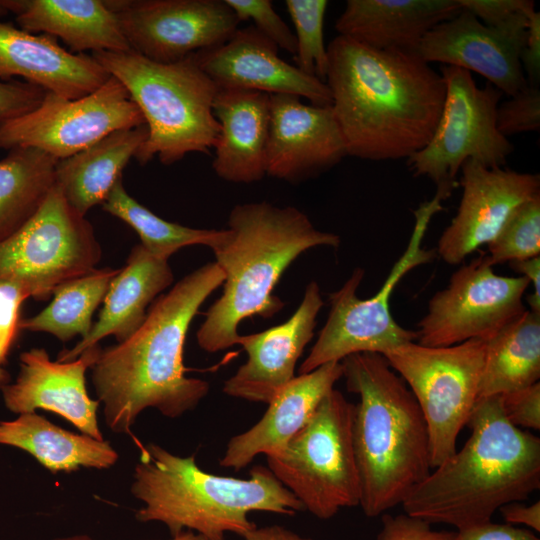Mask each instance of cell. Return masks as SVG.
Listing matches in <instances>:
<instances>
[{
	"instance_id": "d6986e66",
	"label": "cell",
	"mask_w": 540,
	"mask_h": 540,
	"mask_svg": "<svg viewBox=\"0 0 540 540\" xmlns=\"http://www.w3.org/2000/svg\"><path fill=\"white\" fill-rule=\"evenodd\" d=\"M278 49L251 25L238 28L223 44L192 57L218 88L295 95L315 106H331L327 84L286 62Z\"/></svg>"
},
{
	"instance_id": "7a4b0ae2",
	"label": "cell",
	"mask_w": 540,
	"mask_h": 540,
	"mask_svg": "<svg viewBox=\"0 0 540 540\" xmlns=\"http://www.w3.org/2000/svg\"><path fill=\"white\" fill-rule=\"evenodd\" d=\"M224 280L215 262L195 269L152 304L129 338L101 349L91 379L113 432L131 434L147 408L180 417L208 394L207 381L185 376L184 343L199 308Z\"/></svg>"
},
{
	"instance_id": "7bdbcfd3",
	"label": "cell",
	"mask_w": 540,
	"mask_h": 540,
	"mask_svg": "<svg viewBox=\"0 0 540 540\" xmlns=\"http://www.w3.org/2000/svg\"><path fill=\"white\" fill-rule=\"evenodd\" d=\"M455 540H540L528 529L487 522L456 531Z\"/></svg>"
},
{
	"instance_id": "5bb4252c",
	"label": "cell",
	"mask_w": 540,
	"mask_h": 540,
	"mask_svg": "<svg viewBox=\"0 0 540 540\" xmlns=\"http://www.w3.org/2000/svg\"><path fill=\"white\" fill-rule=\"evenodd\" d=\"M145 124L123 84L110 78L96 91L66 99L46 92L29 113L0 122V149L34 147L60 160L114 131Z\"/></svg>"
},
{
	"instance_id": "60d3db41",
	"label": "cell",
	"mask_w": 540,
	"mask_h": 540,
	"mask_svg": "<svg viewBox=\"0 0 540 540\" xmlns=\"http://www.w3.org/2000/svg\"><path fill=\"white\" fill-rule=\"evenodd\" d=\"M46 91L29 82L0 80V122L17 118L37 108Z\"/></svg>"
},
{
	"instance_id": "52a82bcc",
	"label": "cell",
	"mask_w": 540,
	"mask_h": 540,
	"mask_svg": "<svg viewBox=\"0 0 540 540\" xmlns=\"http://www.w3.org/2000/svg\"><path fill=\"white\" fill-rule=\"evenodd\" d=\"M92 56L123 84L142 113L148 137L134 157L141 165L155 157L171 165L215 147L220 126L213 102L219 88L192 55L175 63H158L133 50Z\"/></svg>"
},
{
	"instance_id": "5b68a950",
	"label": "cell",
	"mask_w": 540,
	"mask_h": 540,
	"mask_svg": "<svg viewBox=\"0 0 540 540\" xmlns=\"http://www.w3.org/2000/svg\"><path fill=\"white\" fill-rule=\"evenodd\" d=\"M341 364L347 390L359 396L353 420L359 506L376 517L402 504L431 472L428 428L413 393L382 354H352Z\"/></svg>"
},
{
	"instance_id": "ffe728a7",
	"label": "cell",
	"mask_w": 540,
	"mask_h": 540,
	"mask_svg": "<svg viewBox=\"0 0 540 540\" xmlns=\"http://www.w3.org/2000/svg\"><path fill=\"white\" fill-rule=\"evenodd\" d=\"M101 349L94 345L67 362L52 361L44 348L21 353L16 380L1 388L5 406L18 414L37 409L54 412L82 434L104 440L97 419L100 402L88 395L85 378Z\"/></svg>"
},
{
	"instance_id": "b9f144b4",
	"label": "cell",
	"mask_w": 540,
	"mask_h": 540,
	"mask_svg": "<svg viewBox=\"0 0 540 540\" xmlns=\"http://www.w3.org/2000/svg\"><path fill=\"white\" fill-rule=\"evenodd\" d=\"M461 8L470 11L483 24L499 26L519 14L535 11L532 0H458Z\"/></svg>"
},
{
	"instance_id": "7402d4cb",
	"label": "cell",
	"mask_w": 540,
	"mask_h": 540,
	"mask_svg": "<svg viewBox=\"0 0 540 540\" xmlns=\"http://www.w3.org/2000/svg\"><path fill=\"white\" fill-rule=\"evenodd\" d=\"M14 76L46 92L78 99L99 89L111 75L92 55L72 53L51 35L0 22V80Z\"/></svg>"
},
{
	"instance_id": "7dc6e473",
	"label": "cell",
	"mask_w": 540,
	"mask_h": 540,
	"mask_svg": "<svg viewBox=\"0 0 540 540\" xmlns=\"http://www.w3.org/2000/svg\"><path fill=\"white\" fill-rule=\"evenodd\" d=\"M244 540H313L301 536L283 526L270 525L264 527H255L253 530L243 536Z\"/></svg>"
},
{
	"instance_id": "836d02e7",
	"label": "cell",
	"mask_w": 540,
	"mask_h": 540,
	"mask_svg": "<svg viewBox=\"0 0 540 540\" xmlns=\"http://www.w3.org/2000/svg\"><path fill=\"white\" fill-rule=\"evenodd\" d=\"M326 0H286L285 7L294 26L296 67L325 82L328 69L324 42Z\"/></svg>"
},
{
	"instance_id": "74e56055",
	"label": "cell",
	"mask_w": 540,
	"mask_h": 540,
	"mask_svg": "<svg viewBox=\"0 0 540 540\" xmlns=\"http://www.w3.org/2000/svg\"><path fill=\"white\" fill-rule=\"evenodd\" d=\"M33 295L32 288L21 280H0V366L6 362L21 330V305L27 298H33Z\"/></svg>"
},
{
	"instance_id": "7c38bea8",
	"label": "cell",
	"mask_w": 540,
	"mask_h": 540,
	"mask_svg": "<svg viewBox=\"0 0 540 540\" xmlns=\"http://www.w3.org/2000/svg\"><path fill=\"white\" fill-rule=\"evenodd\" d=\"M101 257L93 226L55 183L39 210L0 242V280H21L45 301L58 285L96 269Z\"/></svg>"
},
{
	"instance_id": "603a6c76",
	"label": "cell",
	"mask_w": 540,
	"mask_h": 540,
	"mask_svg": "<svg viewBox=\"0 0 540 540\" xmlns=\"http://www.w3.org/2000/svg\"><path fill=\"white\" fill-rule=\"evenodd\" d=\"M341 377V362H329L295 376L271 399L256 424L228 441L220 466L240 470L258 455L268 456L282 450L308 423Z\"/></svg>"
},
{
	"instance_id": "8d00e7d4",
	"label": "cell",
	"mask_w": 540,
	"mask_h": 540,
	"mask_svg": "<svg viewBox=\"0 0 540 540\" xmlns=\"http://www.w3.org/2000/svg\"><path fill=\"white\" fill-rule=\"evenodd\" d=\"M496 124L499 132L511 135L538 131L540 128V89L527 86L524 90L500 103Z\"/></svg>"
},
{
	"instance_id": "9a60e30c",
	"label": "cell",
	"mask_w": 540,
	"mask_h": 540,
	"mask_svg": "<svg viewBox=\"0 0 540 540\" xmlns=\"http://www.w3.org/2000/svg\"><path fill=\"white\" fill-rule=\"evenodd\" d=\"M130 49L158 63H175L217 47L238 29L225 0H105Z\"/></svg>"
},
{
	"instance_id": "e0dca14e",
	"label": "cell",
	"mask_w": 540,
	"mask_h": 540,
	"mask_svg": "<svg viewBox=\"0 0 540 540\" xmlns=\"http://www.w3.org/2000/svg\"><path fill=\"white\" fill-rule=\"evenodd\" d=\"M457 213L439 237L436 253L450 265L462 263L498 233L510 213L540 194V176L488 168L468 159L461 166Z\"/></svg>"
},
{
	"instance_id": "4fadbf2b",
	"label": "cell",
	"mask_w": 540,
	"mask_h": 540,
	"mask_svg": "<svg viewBox=\"0 0 540 540\" xmlns=\"http://www.w3.org/2000/svg\"><path fill=\"white\" fill-rule=\"evenodd\" d=\"M528 285L524 276L496 274L486 254L474 258L432 296L418 322L417 342L445 347L472 339L490 341L527 310L523 296Z\"/></svg>"
},
{
	"instance_id": "ab89813d",
	"label": "cell",
	"mask_w": 540,
	"mask_h": 540,
	"mask_svg": "<svg viewBox=\"0 0 540 540\" xmlns=\"http://www.w3.org/2000/svg\"><path fill=\"white\" fill-rule=\"evenodd\" d=\"M431 526L405 512L398 515L384 513L377 540H455L456 531H438Z\"/></svg>"
},
{
	"instance_id": "1f68e13d",
	"label": "cell",
	"mask_w": 540,
	"mask_h": 540,
	"mask_svg": "<svg viewBox=\"0 0 540 540\" xmlns=\"http://www.w3.org/2000/svg\"><path fill=\"white\" fill-rule=\"evenodd\" d=\"M119 269L93 271L58 285L53 299L38 314L21 320V330L46 332L62 342L75 336L85 338L92 328V316L108 291Z\"/></svg>"
},
{
	"instance_id": "cb8c5ba5",
	"label": "cell",
	"mask_w": 540,
	"mask_h": 540,
	"mask_svg": "<svg viewBox=\"0 0 540 540\" xmlns=\"http://www.w3.org/2000/svg\"><path fill=\"white\" fill-rule=\"evenodd\" d=\"M213 113L220 126L213 148L215 174L231 183L262 180L267 175L270 95L254 90L219 88Z\"/></svg>"
},
{
	"instance_id": "277c9868",
	"label": "cell",
	"mask_w": 540,
	"mask_h": 540,
	"mask_svg": "<svg viewBox=\"0 0 540 540\" xmlns=\"http://www.w3.org/2000/svg\"><path fill=\"white\" fill-rule=\"evenodd\" d=\"M340 242L338 235L318 230L296 207L266 201L235 205L227 228L210 248L225 280L222 295L196 333L200 348L215 353L236 345L244 319L271 318L282 309L284 303L273 290L298 256L315 247L336 248Z\"/></svg>"
},
{
	"instance_id": "9c48e42d",
	"label": "cell",
	"mask_w": 540,
	"mask_h": 540,
	"mask_svg": "<svg viewBox=\"0 0 540 540\" xmlns=\"http://www.w3.org/2000/svg\"><path fill=\"white\" fill-rule=\"evenodd\" d=\"M441 210L442 199L437 195L414 210L415 222L407 247L373 296L367 299L357 296L364 277L361 268H356L342 287L329 295L328 318L300 365L299 374L329 362H341L352 354L383 355L397 346L417 341L416 331L402 327L393 318L390 299L398 282L408 272L435 258L436 251L424 248L422 243L432 217Z\"/></svg>"
},
{
	"instance_id": "bcb514c9",
	"label": "cell",
	"mask_w": 540,
	"mask_h": 540,
	"mask_svg": "<svg viewBox=\"0 0 540 540\" xmlns=\"http://www.w3.org/2000/svg\"><path fill=\"white\" fill-rule=\"evenodd\" d=\"M509 264L533 285V293L528 296L529 310L540 313V256L512 261Z\"/></svg>"
},
{
	"instance_id": "484cf974",
	"label": "cell",
	"mask_w": 540,
	"mask_h": 540,
	"mask_svg": "<svg viewBox=\"0 0 540 540\" xmlns=\"http://www.w3.org/2000/svg\"><path fill=\"white\" fill-rule=\"evenodd\" d=\"M173 280L168 260L155 257L141 244L134 246L125 266L112 279L89 334L71 349L61 351L57 361H72L110 335L117 343L129 338L144 322L148 305Z\"/></svg>"
},
{
	"instance_id": "4dcf8cb0",
	"label": "cell",
	"mask_w": 540,
	"mask_h": 540,
	"mask_svg": "<svg viewBox=\"0 0 540 540\" xmlns=\"http://www.w3.org/2000/svg\"><path fill=\"white\" fill-rule=\"evenodd\" d=\"M8 151L0 160V242L39 210L56 183L58 162L34 147Z\"/></svg>"
},
{
	"instance_id": "d4e9b609",
	"label": "cell",
	"mask_w": 540,
	"mask_h": 540,
	"mask_svg": "<svg viewBox=\"0 0 540 540\" xmlns=\"http://www.w3.org/2000/svg\"><path fill=\"white\" fill-rule=\"evenodd\" d=\"M460 10L458 0H348L335 30L374 49L416 52L427 32Z\"/></svg>"
},
{
	"instance_id": "6da1fadb",
	"label": "cell",
	"mask_w": 540,
	"mask_h": 540,
	"mask_svg": "<svg viewBox=\"0 0 540 540\" xmlns=\"http://www.w3.org/2000/svg\"><path fill=\"white\" fill-rule=\"evenodd\" d=\"M325 83L347 155L409 158L430 141L445 82L416 52L378 50L338 35L327 46Z\"/></svg>"
},
{
	"instance_id": "d590c367",
	"label": "cell",
	"mask_w": 540,
	"mask_h": 540,
	"mask_svg": "<svg viewBox=\"0 0 540 540\" xmlns=\"http://www.w3.org/2000/svg\"><path fill=\"white\" fill-rule=\"evenodd\" d=\"M240 22L251 20L255 29L278 48L295 55L293 31L274 10L270 0H225Z\"/></svg>"
},
{
	"instance_id": "c3c4849f",
	"label": "cell",
	"mask_w": 540,
	"mask_h": 540,
	"mask_svg": "<svg viewBox=\"0 0 540 540\" xmlns=\"http://www.w3.org/2000/svg\"><path fill=\"white\" fill-rule=\"evenodd\" d=\"M54 540H94V539H92L91 537L87 535H74V536L56 538ZM168 540H206V539L192 531H184L181 534L171 537Z\"/></svg>"
},
{
	"instance_id": "f1b7e54d",
	"label": "cell",
	"mask_w": 540,
	"mask_h": 540,
	"mask_svg": "<svg viewBox=\"0 0 540 540\" xmlns=\"http://www.w3.org/2000/svg\"><path fill=\"white\" fill-rule=\"evenodd\" d=\"M0 444L28 452L52 473L107 469L119 457L110 442L70 432L35 412L0 421Z\"/></svg>"
},
{
	"instance_id": "e575fe53",
	"label": "cell",
	"mask_w": 540,
	"mask_h": 540,
	"mask_svg": "<svg viewBox=\"0 0 540 540\" xmlns=\"http://www.w3.org/2000/svg\"><path fill=\"white\" fill-rule=\"evenodd\" d=\"M487 245L492 266L540 256V194L518 205Z\"/></svg>"
},
{
	"instance_id": "8fae6325",
	"label": "cell",
	"mask_w": 540,
	"mask_h": 540,
	"mask_svg": "<svg viewBox=\"0 0 540 540\" xmlns=\"http://www.w3.org/2000/svg\"><path fill=\"white\" fill-rule=\"evenodd\" d=\"M486 344L472 339L430 347L414 341L383 354L413 393L424 416L432 469L457 450L459 433L478 401Z\"/></svg>"
},
{
	"instance_id": "8992f818",
	"label": "cell",
	"mask_w": 540,
	"mask_h": 540,
	"mask_svg": "<svg viewBox=\"0 0 540 540\" xmlns=\"http://www.w3.org/2000/svg\"><path fill=\"white\" fill-rule=\"evenodd\" d=\"M140 449L131 493L143 506L135 517L164 524L171 537L184 531L206 540L243 537L256 527L252 512L293 516L304 510L268 467H253L247 479L219 476L202 470L194 455L178 456L154 443Z\"/></svg>"
},
{
	"instance_id": "f6af8a7d",
	"label": "cell",
	"mask_w": 540,
	"mask_h": 540,
	"mask_svg": "<svg viewBox=\"0 0 540 540\" xmlns=\"http://www.w3.org/2000/svg\"><path fill=\"white\" fill-rule=\"evenodd\" d=\"M522 501L502 506L499 511L506 524L524 525L536 532L540 531V502L525 505Z\"/></svg>"
},
{
	"instance_id": "4316f807",
	"label": "cell",
	"mask_w": 540,
	"mask_h": 540,
	"mask_svg": "<svg viewBox=\"0 0 540 540\" xmlns=\"http://www.w3.org/2000/svg\"><path fill=\"white\" fill-rule=\"evenodd\" d=\"M20 29L60 38L70 52L128 51L115 13L102 0H1Z\"/></svg>"
},
{
	"instance_id": "30bf717a",
	"label": "cell",
	"mask_w": 540,
	"mask_h": 540,
	"mask_svg": "<svg viewBox=\"0 0 540 540\" xmlns=\"http://www.w3.org/2000/svg\"><path fill=\"white\" fill-rule=\"evenodd\" d=\"M445 99L440 119L427 145L407 158L414 176H425L436 185L442 201L459 185L463 163L472 159L488 168H500L514 150L496 124L503 93L490 83L479 88L471 72L442 65Z\"/></svg>"
},
{
	"instance_id": "f35d334b",
	"label": "cell",
	"mask_w": 540,
	"mask_h": 540,
	"mask_svg": "<svg viewBox=\"0 0 540 540\" xmlns=\"http://www.w3.org/2000/svg\"><path fill=\"white\" fill-rule=\"evenodd\" d=\"M505 418L520 429L540 430V383L499 395Z\"/></svg>"
},
{
	"instance_id": "f546056e",
	"label": "cell",
	"mask_w": 540,
	"mask_h": 540,
	"mask_svg": "<svg viewBox=\"0 0 540 540\" xmlns=\"http://www.w3.org/2000/svg\"><path fill=\"white\" fill-rule=\"evenodd\" d=\"M540 378V313L527 309L486 344L478 400L528 387Z\"/></svg>"
},
{
	"instance_id": "83f0119b",
	"label": "cell",
	"mask_w": 540,
	"mask_h": 540,
	"mask_svg": "<svg viewBox=\"0 0 540 540\" xmlns=\"http://www.w3.org/2000/svg\"><path fill=\"white\" fill-rule=\"evenodd\" d=\"M148 137L146 124L112 132L57 162L56 185L81 215L102 204Z\"/></svg>"
},
{
	"instance_id": "44dd1931",
	"label": "cell",
	"mask_w": 540,
	"mask_h": 540,
	"mask_svg": "<svg viewBox=\"0 0 540 540\" xmlns=\"http://www.w3.org/2000/svg\"><path fill=\"white\" fill-rule=\"evenodd\" d=\"M323 305L320 287L311 281L287 321L258 333L239 335L237 344L247 353V361L224 382L223 392L268 404L295 377L296 364L314 336Z\"/></svg>"
},
{
	"instance_id": "2e32d148",
	"label": "cell",
	"mask_w": 540,
	"mask_h": 540,
	"mask_svg": "<svg viewBox=\"0 0 540 540\" xmlns=\"http://www.w3.org/2000/svg\"><path fill=\"white\" fill-rule=\"evenodd\" d=\"M532 13L519 14L499 26H487L461 8L457 15L427 32L416 53L429 64L438 62L474 71L503 94L514 96L528 86L520 56Z\"/></svg>"
},
{
	"instance_id": "ac0fdd59",
	"label": "cell",
	"mask_w": 540,
	"mask_h": 540,
	"mask_svg": "<svg viewBox=\"0 0 540 540\" xmlns=\"http://www.w3.org/2000/svg\"><path fill=\"white\" fill-rule=\"evenodd\" d=\"M346 156L331 106L307 105L295 95H270L268 176L299 183L328 171Z\"/></svg>"
},
{
	"instance_id": "681fc988",
	"label": "cell",
	"mask_w": 540,
	"mask_h": 540,
	"mask_svg": "<svg viewBox=\"0 0 540 540\" xmlns=\"http://www.w3.org/2000/svg\"><path fill=\"white\" fill-rule=\"evenodd\" d=\"M10 381V375L7 370L0 366V389Z\"/></svg>"
},
{
	"instance_id": "ee69618b",
	"label": "cell",
	"mask_w": 540,
	"mask_h": 540,
	"mask_svg": "<svg viewBox=\"0 0 540 540\" xmlns=\"http://www.w3.org/2000/svg\"><path fill=\"white\" fill-rule=\"evenodd\" d=\"M520 61L529 86L539 87L540 83V13L531 14L527 35Z\"/></svg>"
},
{
	"instance_id": "f907efd6",
	"label": "cell",
	"mask_w": 540,
	"mask_h": 540,
	"mask_svg": "<svg viewBox=\"0 0 540 540\" xmlns=\"http://www.w3.org/2000/svg\"><path fill=\"white\" fill-rule=\"evenodd\" d=\"M7 13L8 11L6 10V8L4 7V5L2 4L0 0V16L6 15Z\"/></svg>"
},
{
	"instance_id": "d6a6232c",
	"label": "cell",
	"mask_w": 540,
	"mask_h": 540,
	"mask_svg": "<svg viewBox=\"0 0 540 540\" xmlns=\"http://www.w3.org/2000/svg\"><path fill=\"white\" fill-rule=\"evenodd\" d=\"M102 208L132 227L140 237V244L163 260L186 246L211 248L223 233V229L190 228L160 218L127 193L122 178L116 182Z\"/></svg>"
},
{
	"instance_id": "ba28073f",
	"label": "cell",
	"mask_w": 540,
	"mask_h": 540,
	"mask_svg": "<svg viewBox=\"0 0 540 540\" xmlns=\"http://www.w3.org/2000/svg\"><path fill=\"white\" fill-rule=\"evenodd\" d=\"M354 411L355 404L332 389L288 444L266 456L274 476L304 510L321 520L360 504L353 445Z\"/></svg>"
},
{
	"instance_id": "3957f363",
	"label": "cell",
	"mask_w": 540,
	"mask_h": 540,
	"mask_svg": "<svg viewBox=\"0 0 540 540\" xmlns=\"http://www.w3.org/2000/svg\"><path fill=\"white\" fill-rule=\"evenodd\" d=\"M467 425L466 443L410 492L405 513L458 531L539 489L540 439L509 423L499 395L479 399Z\"/></svg>"
}]
</instances>
